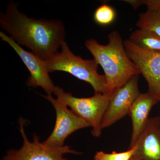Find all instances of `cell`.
I'll return each instance as SVG.
<instances>
[{"label":"cell","instance_id":"1","mask_svg":"<svg viewBox=\"0 0 160 160\" xmlns=\"http://www.w3.org/2000/svg\"><path fill=\"white\" fill-rule=\"evenodd\" d=\"M0 25L9 37L20 46L46 60L55 54L66 37L65 26L60 20L29 18L10 1L0 14Z\"/></svg>","mask_w":160,"mask_h":160},{"label":"cell","instance_id":"2","mask_svg":"<svg viewBox=\"0 0 160 160\" xmlns=\"http://www.w3.org/2000/svg\"><path fill=\"white\" fill-rule=\"evenodd\" d=\"M107 45H103L96 40H86L85 45L92 54L93 59L104 71L108 87V93L122 86L132 77L139 75L137 66L126 53L124 41L117 31L108 35Z\"/></svg>","mask_w":160,"mask_h":160},{"label":"cell","instance_id":"3","mask_svg":"<svg viewBox=\"0 0 160 160\" xmlns=\"http://www.w3.org/2000/svg\"><path fill=\"white\" fill-rule=\"evenodd\" d=\"M45 61L49 72H65L89 83L94 93H109L106 77L98 72V65L94 59H84L75 55L66 41L61 46V51Z\"/></svg>","mask_w":160,"mask_h":160},{"label":"cell","instance_id":"4","mask_svg":"<svg viewBox=\"0 0 160 160\" xmlns=\"http://www.w3.org/2000/svg\"><path fill=\"white\" fill-rule=\"evenodd\" d=\"M53 94L57 98L89 124L92 128L91 133L93 137H100L102 130V120L109 105L110 94L94 93L90 98H78L57 86Z\"/></svg>","mask_w":160,"mask_h":160},{"label":"cell","instance_id":"5","mask_svg":"<svg viewBox=\"0 0 160 160\" xmlns=\"http://www.w3.org/2000/svg\"><path fill=\"white\" fill-rule=\"evenodd\" d=\"M26 123L25 120L20 118L19 129L23 139L22 146L18 149H9L2 160H69L65 155L82 153L66 145L55 147L46 146L40 142L39 137L35 133L33 134L32 141H29L25 132Z\"/></svg>","mask_w":160,"mask_h":160},{"label":"cell","instance_id":"6","mask_svg":"<svg viewBox=\"0 0 160 160\" xmlns=\"http://www.w3.org/2000/svg\"><path fill=\"white\" fill-rule=\"evenodd\" d=\"M51 103L56 112V122L54 128L48 138L43 142L50 147L65 146L67 138L74 132L90 127L89 124L69 109L64 103L52 95L41 94Z\"/></svg>","mask_w":160,"mask_h":160},{"label":"cell","instance_id":"7","mask_svg":"<svg viewBox=\"0 0 160 160\" xmlns=\"http://www.w3.org/2000/svg\"><path fill=\"white\" fill-rule=\"evenodd\" d=\"M127 55L145 78L149 92L160 101V51L140 48L129 39L124 41Z\"/></svg>","mask_w":160,"mask_h":160},{"label":"cell","instance_id":"8","mask_svg":"<svg viewBox=\"0 0 160 160\" xmlns=\"http://www.w3.org/2000/svg\"><path fill=\"white\" fill-rule=\"evenodd\" d=\"M0 37L2 41L8 43L14 49L29 70L30 76L26 85L33 88L41 87L48 95L53 93L56 86L49 76L45 60L32 52L26 51L4 32H0Z\"/></svg>","mask_w":160,"mask_h":160},{"label":"cell","instance_id":"9","mask_svg":"<svg viewBox=\"0 0 160 160\" xmlns=\"http://www.w3.org/2000/svg\"><path fill=\"white\" fill-rule=\"evenodd\" d=\"M138 78L139 75L134 76L111 92L109 105L102 120V129L129 114L132 106L140 94Z\"/></svg>","mask_w":160,"mask_h":160},{"label":"cell","instance_id":"10","mask_svg":"<svg viewBox=\"0 0 160 160\" xmlns=\"http://www.w3.org/2000/svg\"><path fill=\"white\" fill-rule=\"evenodd\" d=\"M134 146L130 160H160L159 116L149 118Z\"/></svg>","mask_w":160,"mask_h":160},{"label":"cell","instance_id":"11","mask_svg":"<svg viewBox=\"0 0 160 160\" xmlns=\"http://www.w3.org/2000/svg\"><path fill=\"white\" fill-rule=\"evenodd\" d=\"M158 100L148 92L140 93L132 106L129 115L132 122V132L129 149L135 145L148 120L149 112Z\"/></svg>","mask_w":160,"mask_h":160},{"label":"cell","instance_id":"12","mask_svg":"<svg viewBox=\"0 0 160 160\" xmlns=\"http://www.w3.org/2000/svg\"><path fill=\"white\" fill-rule=\"evenodd\" d=\"M129 39L142 49L160 51V37L153 32L138 28L132 32Z\"/></svg>","mask_w":160,"mask_h":160},{"label":"cell","instance_id":"13","mask_svg":"<svg viewBox=\"0 0 160 160\" xmlns=\"http://www.w3.org/2000/svg\"><path fill=\"white\" fill-rule=\"evenodd\" d=\"M136 26L139 29L153 32L160 37V9H147L140 13Z\"/></svg>","mask_w":160,"mask_h":160},{"label":"cell","instance_id":"14","mask_svg":"<svg viewBox=\"0 0 160 160\" xmlns=\"http://www.w3.org/2000/svg\"><path fill=\"white\" fill-rule=\"evenodd\" d=\"M116 17V12L113 7L102 4L98 7L93 14L95 22L101 26H106L113 23Z\"/></svg>","mask_w":160,"mask_h":160},{"label":"cell","instance_id":"15","mask_svg":"<svg viewBox=\"0 0 160 160\" xmlns=\"http://www.w3.org/2000/svg\"><path fill=\"white\" fill-rule=\"evenodd\" d=\"M135 149L134 146L123 152L113 151L111 153H108L103 151L97 152L95 154L94 160H130Z\"/></svg>","mask_w":160,"mask_h":160},{"label":"cell","instance_id":"16","mask_svg":"<svg viewBox=\"0 0 160 160\" xmlns=\"http://www.w3.org/2000/svg\"><path fill=\"white\" fill-rule=\"evenodd\" d=\"M142 3L147 9H160V0H142Z\"/></svg>","mask_w":160,"mask_h":160},{"label":"cell","instance_id":"17","mask_svg":"<svg viewBox=\"0 0 160 160\" xmlns=\"http://www.w3.org/2000/svg\"><path fill=\"white\" fill-rule=\"evenodd\" d=\"M123 2L128 3L134 9H137L141 5H142V0H124Z\"/></svg>","mask_w":160,"mask_h":160},{"label":"cell","instance_id":"18","mask_svg":"<svg viewBox=\"0 0 160 160\" xmlns=\"http://www.w3.org/2000/svg\"><path fill=\"white\" fill-rule=\"evenodd\" d=\"M159 117H160V115H159Z\"/></svg>","mask_w":160,"mask_h":160}]
</instances>
